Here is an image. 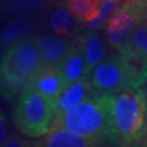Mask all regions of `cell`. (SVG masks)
I'll list each match as a JSON object with an SVG mask.
<instances>
[{
    "label": "cell",
    "mask_w": 147,
    "mask_h": 147,
    "mask_svg": "<svg viewBox=\"0 0 147 147\" xmlns=\"http://www.w3.org/2000/svg\"><path fill=\"white\" fill-rule=\"evenodd\" d=\"M107 96L109 142L147 146V90L144 87Z\"/></svg>",
    "instance_id": "obj_1"
},
{
    "label": "cell",
    "mask_w": 147,
    "mask_h": 147,
    "mask_svg": "<svg viewBox=\"0 0 147 147\" xmlns=\"http://www.w3.org/2000/svg\"><path fill=\"white\" fill-rule=\"evenodd\" d=\"M42 67L37 38L7 45L0 58V96L7 100L15 99Z\"/></svg>",
    "instance_id": "obj_2"
},
{
    "label": "cell",
    "mask_w": 147,
    "mask_h": 147,
    "mask_svg": "<svg viewBox=\"0 0 147 147\" xmlns=\"http://www.w3.org/2000/svg\"><path fill=\"white\" fill-rule=\"evenodd\" d=\"M53 124L96 140L109 142V115L107 96L94 93L67 112L54 115Z\"/></svg>",
    "instance_id": "obj_3"
},
{
    "label": "cell",
    "mask_w": 147,
    "mask_h": 147,
    "mask_svg": "<svg viewBox=\"0 0 147 147\" xmlns=\"http://www.w3.org/2000/svg\"><path fill=\"white\" fill-rule=\"evenodd\" d=\"M88 79L97 92L113 94L142 87L147 82V72L118 53L96 66Z\"/></svg>",
    "instance_id": "obj_4"
},
{
    "label": "cell",
    "mask_w": 147,
    "mask_h": 147,
    "mask_svg": "<svg viewBox=\"0 0 147 147\" xmlns=\"http://www.w3.org/2000/svg\"><path fill=\"white\" fill-rule=\"evenodd\" d=\"M12 118L13 124L21 134L31 139L42 137L52 125L54 105L28 84L18 96Z\"/></svg>",
    "instance_id": "obj_5"
},
{
    "label": "cell",
    "mask_w": 147,
    "mask_h": 147,
    "mask_svg": "<svg viewBox=\"0 0 147 147\" xmlns=\"http://www.w3.org/2000/svg\"><path fill=\"white\" fill-rule=\"evenodd\" d=\"M142 21L146 20L139 0H124L107 24V42L110 48L118 52Z\"/></svg>",
    "instance_id": "obj_6"
},
{
    "label": "cell",
    "mask_w": 147,
    "mask_h": 147,
    "mask_svg": "<svg viewBox=\"0 0 147 147\" xmlns=\"http://www.w3.org/2000/svg\"><path fill=\"white\" fill-rule=\"evenodd\" d=\"M94 93H99V92H97L94 86L92 85L88 76L66 85L55 102L54 115H59V114H63L72 109L84 99L88 98L90 96Z\"/></svg>",
    "instance_id": "obj_7"
},
{
    "label": "cell",
    "mask_w": 147,
    "mask_h": 147,
    "mask_svg": "<svg viewBox=\"0 0 147 147\" xmlns=\"http://www.w3.org/2000/svg\"><path fill=\"white\" fill-rule=\"evenodd\" d=\"M118 53L147 72V20L136 26Z\"/></svg>",
    "instance_id": "obj_8"
},
{
    "label": "cell",
    "mask_w": 147,
    "mask_h": 147,
    "mask_svg": "<svg viewBox=\"0 0 147 147\" xmlns=\"http://www.w3.org/2000/svg\"><path fill=\"white\" fill-rule=\"evenodd\" d=\"M30 85L49 99L54 108L57 99L66 86L59 66H43L36 74Z\"/></svg>",
    "instance_id": "obj_9"
},
{
    "label": "cell",
    "mask_w": 147,
    "mask_h": 147,
    "mask_svg": "<svg viewBox=\"0 0 147 147\" xmlns=\"http://www.w3.org/2000/svg\"><path fill=\"white\" fill-rule=\"evenodd\" d=\"M45 137L42 140L40 146L47 147H92V146H100L99 142L92 140L90 137L82 136L70 131L67 129L59 126L57 124L50 125L48 132L44 135Z\"/></svg>",
    "instance_id": "obj_10"
},
{
    "label": "cell",
    "mask_w": 147,
    "mask_h": 147,
    "mask_svg": "<svg viewBox=\"0 0 147 147\" xmlns=\"http://www.w3.org/2000/svg\"><path fill=\"white\" fill-rule=\"evenodd\" d=\"M59 69H60L66 85L80 80L82 77L88 76L85 54L77 38L70 44L65 58L63 59L61 64L59 65Z\"/></svg>",
    "instance_id": "obj_11"
},
{
    "label": "cell",
    "mask_w": 147,
    "mask_h": 147,
    "mask_svg": "<svg viewBox=\"0 0 147 147\" xmlns=\"http://www.w3.org/2000/svg\"><path fill=\"white\" fill-rule=\"evenodd\" d=\"M37 44H38L43 66H59L70 47L66 40L50 36L38 37Z\"/></svg>",
    "instance_id": "obj_12"
},
{
    "label": "cell",
    "mask_w": 147,
    "mask_h": 147,
    "mask_svg": "<svg viewBox=\"0 0 147 147\" xmlns=\"http://www.w3.org/2000/svg\"><path fill=\"white\" fill-rule=\"evenodd\" d=\"M81 44V48L84 50L87 74H90L93 69L99 65L105 58V44L100 36L92 31H87L85 33L77 37Z\"/></svg>",
    "instance_id": "obj_13"
},
{
    "label": "cell",
    "mask_w": 147,
    "mask_h": 147,
    "mask_svg": "<svg viewBox=\"0 0 147 147\" xmlns=\"http://www.w3.org/2000/svg\"><path fill=\"white\" fill-rule=\"evenodd\" d=\"M34 22L30 17H17L11 20L0 33V47L10 45L18 40L28 38L33 32Z\"/></svg>",
    "instance_id": "obj_14"
},
{
    "label": "cell",
    "mask_w": 147,
    "mask_h": 147,
    "mask_svg": "<svg viewBox=\"0 0 147 147\" xmlns=\"http://www.w3.org/2000/svg\"><path fill=\"white\" fill-rule=\"evenodd\" d=\"M98 4L99 0H65V5L69 11L81 24H86L96 16Z\"/></svg>",
    "instance_id": "obj_15"
},
{
    "label": "cell",
    "mask_w": 147,
    "mask_h": 147,
    "mask_svg": "<svg viewBox=\"0 0 147 147\" xmlns=\"http://www.w3.org/2000/svg\"><path fill=\"white\" fill-rule=\"evenodd\" d=\"M120 1L121 0H99L96 16L87 21L85 26L88 30H98L104 27L117 11V9L120 6Z\"/></svg>",
    "instance_id": "obj_16"
},
{
    "label": "cell",
    "mask_w": 147,
    "mask_h": 147,
    "mask_svg": "<svg viewBox=\"0 0 147 147\" xmlns=\"http://www.w3.org/2000/svg\"><path fill=\"white\" fill-rule=\"evenodd\" d=\"M49 22L55 34L66 36L71 32L75 25V16L69 11V9L57 7L50 12Z\"/></svg>",
    "instance_id": "obj_17"
},
{
    "label": "cell",
    "mask_w": 147,
    "mask_h": 147,
    "mask_svg": "<svg viewBox=\"0 0 147 147\" xmlns=\"http://www.w3.org/2000/svg\"><path fill=\"white\" fill-rule=\"evenodd\" d=\"M48 1L49 0H3L1 5L6 12L13 13V15H21V13L36 10Z\"/></svg>",
    "instance_id": "obj_18"
},
{
    "label": "cell",
    "mask_w": 147,
    "mask_h": 147,
    "mask_svg": "<svg viewBox=\"0 0 147 147\" xmlns=\"http://www.w3.org/2000/svg\"><path fill=\"white\" fill-rule=\"evenodd\" d=\"M6 139H7V121L3 110L0 109V146H4Z\"/></svg>",
    "instance_id": "obj_19"
},
{
    "label": "cell",
    "mask_w": 147,
    "mask_h": 147,
    "mask_svg": "<svg viewBox=\"0 0 147 147\" xmlns=\"http://www.w3.org/2000/svg\"><path fill=\"white\" fill-rule=\"evenodd\" d=\"M4 146L5 147H25V146H30V144L27 140L21 139L18 136H11L9 139H6Z\"/></svg>",
    "instance_id": "obj_20"
},
{
    "label": "cell",
    "mask_w": 147,
    "mask_h": 147,
    "mask_svg": "<svg viewBox=\"0 0 147 147\" xmlns=\"http://www.w3.org/2000/svg\"><path fill=\"white\" fill-rule=\"evenodd\" d=\"M139 3H140V6H141L145 20H147V0H139Z\"/></svg>",
    "instance_id": "obj_21"
}]
</instances>
